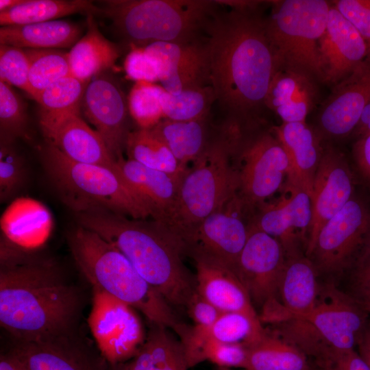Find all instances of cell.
Wrapping results in <instances>:
<instances>
[{
  "label": "cell",
  "mask_w": 370,
  "mask_h": 370,
  "mask_svg": "<svg viewBox=\"0 0 370 370\" xmlns=\"http://www.w3.org/2000/svg\"><path fill=\"white\" fill-rule=\"evenodd\" d=\"M205 32L210 77L223 124L247 130L262 123L265 99L277 71L266 29L258 10L219 9Z\"/></svg>",
  "instance_id": "obj_1"
},
{
  "label": "cell",
  "mask_w": 370,
  "mask_h": 370,
  "mask_svg": "<svg viewBox=\"0 0 370 370\" xmlns=\"http://www.w3.org/2000/svg\"><path fill=\"white\" fill-rule=\"evenodd\" d=\"M79 294L52 262L24 254L1 262L0 323L18 343L70 335Z\"/></svg>",
  "instance_id": "obj_2"
},
{
  "label": "cell",
  "mask_w": 370,
  "mask_h": 370,
  "mask_svg": "<svg viewBox=\"0 0 370 370\" xmlns=\"http://www.w3.org/2000/svg\"><path fill=\"white\" fill-rule=\"evenodd\" d=\"M76 217L79 225L117 248L173 308H186L196 291L195 278L183 264L176 245L156 221L106 210Z\"/></svg>",
  "instance_id": "obj_3"
},
{
  "label": "cell",
  "mask_w": 370,
  "mask_h": 370,
  "mask_svg": "<svg viewBox=\"0 0 370 370\" xmlns=\"http://www.w3.org/2000/svg\"><path fill=\"white\" fill-rule=\"evenodd\" d=\"M67 241L77 266L92 288L139 310L149 323L174 331L182 323L173 308L130 260L99 234L79 225L69 232Z\"/></svg>",
  "instance_id": "obj_4"
},
{
  "label": "cell",
  "mask_w": 370,
  "mask_h": 370,
  "mask_svg": "<svg viewBox=\"0 0 370 370\" xmlns=\"http://www.w3.org/2000/svg\"><path fill=\"white\" fill-rule=\"evenodd\" d=\"M234 133L221 126L202 154L181 178L175 204L159 225L181 253L196 227L238 190L232 168Z\"/></svg>",
  "instance_id": "obj_5"
},
{
  "label": "cell",
  "mask_w": 370,
  "mask_h": 370,
  "mask_svg": "<svg viewBox=\"0 0 370 370\" xmlns=\"http://www.w3.org/2000/svg\"><path fill=\"white\" fill-rule=\"evenodd\" d=\"M42 162L62 201L76 214L106 210L134 219H146L150 212L139 195L116 167L71 160L47 143Z\"/></svg>",
  "instance_id": "obj_6"
},
{
  "label": "cell",
  "mask_w": 370,
  "mask_h": 370,
  "mask_svg": "<svg viewBox=\"0 0 370 370\" xmlns=\"http://www.w3.org/2000/svg\"><path fill=\"white\" fill-rule=\"evenodd\" d=\"M369 316L351 294L327 283L308 313L271 324V331L314 360L356 349Z\"/></svg>",
  "instance_id": "obj_7"
},
{
  "label": "cell",
  "mask_w": 370,
  "mask_h": 370,
  "mask_svg": "<svg viewBox=\"0 0 370 370\" xmlns=\"http://www.w3.org/2000/svg\"><path fill=\"white\" fill-rule=\"evenodd\" d=\"M104 14L134 47L196 40L221 7L211 0H112Z\"/></svg>",
  "instance_id": "obj_8"
},
{
  "label": "cell",
  "mask_w": 370,
  "mask_h": 370,
  "mask_svg": "<svg viewBox=\"0 0 370 370\" xmlns=\"http://www.w3.org/2000/svg\"><path fill=\"white\" fill-rule=\"evenodd\" d=\"M266 18L267 34L278 69L308 74L323 82L319 40L328 22L331 3L325 0L272 1Z\"/></svg>",
  "instance_id": "obj_9"
},
{
  "label": "cell",
  "mask_w": 370,
  "mask_h": 370,
  "mask_svg": "<svg viewBox=\"0 0 370 370\" xmlns=\"http://www.w3.org/2000/svg\"><path fill=\"white\" fill-rule=\"evenodd\" d=\"M258 126L238 135L233 153L240 164L238 193L251 208L284 188L291 175L288 155L273 130Z\"/></svg>",
  "instance_id": "obj_10"
},
{
  "label": "cell",
  "mask_w": 370,
  "mask_h": 370,
  "mask_svg": "<svg viewBox=\"0 0 370 370\" xmlns=\"http://www.w3.org/2000/svg\"><path fill=\"white\" fill-rule=\"evenodd\" d=\"M370 236V206L354 197L319 230L307 256L317 273L339 275L350 269Z\"/></svg>",
  "instance_id": "obj_11"
},
{
  "label": "cell",
  "mask_w": 370,
  "mask_h": 370,
  "mask_svg": "<svg viewBox=\"0 0 370 370\" xmlns=\"http://www.w3.org/2000/svg\"><path fill=\"white\" fill-rule=\"evenodd\" d=\"M134 309L93 288L88 324L102 358L110 365L131 360L145 340L143 325Z\"/></svg>",
  "instance_id": "obj_12"
},
{
  "label": "cell",
  "mask_w": 370,
  "mask_h": 370,
  "mask_svg": "<svg viewBox=\"0 0 370 370\" xmlns=\"http://www.w3.org/2000/svg\"><path fill=\"white\" fill-rule=\"evenodd\" d=\"M246 208L238 190L235 191L184 241L182 255L213 259L234 272L248 236L249 223L247 225L244 219Z\"/></svg>",
  "instance_id": "obj_13"
},
{
  "label": "cell",
  "mask_w": 370,
  "mask_h": 370,
  "mask_svg": "<svg viewBox=\"0 0 370 370\" xmlns=\"http://www.w3.org/2000/svg\"><path fill=\"white\" fill-rule=\"evenodd\" d=\"M285 260L286 254L281 243L250 222L247 241L234 273L254 306L262 308L277 301L278 282Z\"/></svg>",
  "instance_id": "obj_14"
},
{
  "label": "cell",
  "mask_w": 370,
  "mask_h": 370,
  "mask_svg": "<svg viewBox=\"0 0 370 370\" xmlns=\"http://www.w3.org/2000/svg\"><path fill=\"white\" fill-rule=\"evenodd\" d=\"M354 190L353 175L343 154L332 146L323 148L310 195L312 216L306 256L319 230L354 197Z\"/></svg>",
  "instance_id": "obj_15"
},
{
  "label": "cell",
  "mask_w": 370,
  "mask_h": 370,
  "mask_svg": "<svg viewBox=\"0 0 370 370\" xmlns=\"http://www.w3.org/2000/svg\"><path fill=\"white\" fill-rule=\"evenodd\" d=\"M81 107L115 160L122 158L130 132L129 109L127 98L118 82L107 72L92 78L86 86Z\"/></svg>",
  "instance_id": "obj_16"
},
{
  "label": "cell",
  "mask_w": 370,
  "mask_h": 370,
  "mask_svg": "<svg viewBox=\"0 0 370 370\" xmlns=\"http://www.w3.org/2000/svg\"><path fill=\"white\" fill-rule=\"evenodd\" d=\"M370 101V55L353 72L334 85L318 116L321 138L353 134Z\"/></svg>",
  "instance_id": "obj_17"
},
{
  "label": "cell",
  "mask_w": 370,
  "mask_h": 370,
  "mask_svg": "<svg viewBox=\"0 0 370 370\" xmlns=\"http://www.w3.org/2000/svg\"><path fill=\"white\" fill-rule=\"evenodd\" d=\"M156 62L163 88L171 94L210 85L206 40L188 42H157L144 47Z\"/></svg>",
  "instance_id": "obj_18"
},
{
  "label": "cell",
  "mask_w": 370,
  "mask_h": 370,
  "mask_svg": "<svg viewBox=\"0 0 370 370\" xmlns=\"http://www.w3.org/2000/svg\"><path fill=\"white\" fill-rule=\"evenodd\" d=\"M317 274L307 256L299 252L286 256L278 286L277 301L261 309V322L273 324L308 313L318 297L320 285Z\"/></svg>",
  "instance_id": "obj_19"
},
{
  "label": "cell",
  "mask_w": 370,
  "mask_h": 370,
  "mask_svg": "<svg viewBox=\"0 0 370 370\" xmlns=\"http://www.w3.org/2000/svg\"><path fill=\"white\" fill-rule=\"evenodd\" d=\"M282 196L275 201L262 204L251 223L278 239L286 256L298 253V237L308 233L312 221L310 195L301 188L286 182Z\"/></svg>",
  "instance_id": "obj_20"
},
{
  "label": "cell",
  "mask_w": 370,
  "mask_h": 370,
  "mask_svg": "<svg viewBox=\"0 0 370 370\" xmlns=\"http://www.w3.org/2000/svg\"><path fill=\"white\" fill-rule=\"evenodd\" d=\"M323 83L335 85L370 55V46L331 3L325 31L319 40Z\"/></svg>",
  "instance_id": "obj_21"
},
{
  "label": "cell",
  "mask_w": 370,
  "mask_h": 370,
  "mask_svg": "<svg viewBox=\"0 0 370 370\" xmlns=\"http://www.w3.org/2000/svg\"><path fill=\"white\" fill-rule=\"evenodd\" d=\"M193 259L196 267V289L204 298L223 312L241 313L262 323L247 290L230 268L205 257Z\"/></svg>",
  "instance_id": "obj_22"
},
{
  "label": "cell",
  "mask_w": 370,
  "mask_h": 370,
  "mask_svg": "<svg viewBox=\"0 0 370 370\" xmlns=\"http://www.w3.org/2000/svg\"><path fill=\"white\" fill-rule=\"evenodd\" d=\"M317 82L304 73L278 69L266 96L267 109L275 112L282 123L306 122L317 101Z\"/></svg>",
  "instance_id": "obj_23"
},
{
  "label": "cell",
  "mask_w": 370,
  "mask_h": 370,
  "mask_svg": "<svg viewBox=\"0 0 370 370\" xmlns=\"http://www.w3.org/2000/svg\"><path fill=\"white\" fill-rule=\"evenodd\" d=\"M1 240L32 254L48 238L52 228L49 211L40 202L18 199L7 208L1 219Z\"/></svg>",
  "instance_id": "obj_24"
},
{
  "label": "cell",
  "mask_w": 370,
  "mask_h": 370,
  "mask_svg": "<svg viewBox=\"0 0 370 370\" xmlns=\"http://www.w3.org/2000/svg\"><path fill=\"white\" fill-rule=\"evenodd\" d=\"M272 130L285 149L291 164L289 182L311 195L323 147L320 136L306 122L282 123Z\"/></svg>",
  "instance_id": "obj_25"
},
{
  "label": "cell",
  "mask_w": 370,
  "mask_h": 370,
  "mask_svg": "<svg viewBox=\"0 0 370 370\" xmlns=\"http://www.w3.org/2000/svg\"><path fill=\"white\" fill-rule=\"evenodd\" d=\"M47 143L77 162L115 167L116 160L99 133L79 114L66 116L45 138Z\"/></svg>",
  "instance_id": "obj_26"
},
{
  "label": "cell",
  "mask_w": 370,
  "mask_h": 370,
  "mask_svg": "<svg viewBox=\"0 0 370 370\" xmlns=\"http://www.w3.org/2000/svg\"><path fill=\"white\" fill-rule=\"evenodd\" d=\"M116 167L145 204L153 221L162 223L175 204L180 180L123 157L116 161Z\"/></svg>",
  "instance_id": "obj_27"
},
{
  "label": "cell",
  "mask_w": 370,
  "mask_h": 370,
  "mask_svg": "<svg viewBox=\"0 0 370 370\" xmlns=\"http://www.w3.org/2000/svg\"><path fill=\"white\" fill-rule=\"evenodd\" d=\"M31 370H103L84 349L72 343L70 335L55 339L18 343Z\"/></svg>",
  "instance_id": "obj_28"
},
{
  "label": "cell",
  "mask_w": 370,
  "mask_h": 370,
  "mask_svg": "<svg viewBox=\"0 0 370 370\" xmlns=\"http://www.w3.org/2000/svg\"><path fill=\"white\" fill-rule=\"evenodd\" d=\"M81 33L78 25L65 20L2 26L0 44L22 49L69 48L80 39Z\"/></svg>",
  "instance_id": "obj_29"
},
{
  "label": "cell",
  "mask_w": 370,
  "mask_h": 370,
  "mask_svg": "<svg viewBox=\"0 0 370 370\" xmlns=\"http://www.w3.org/2000/svg\"><path fill=\"white\" fill-rule=\"evenodd\" d=\"M88 30L69 52L71 75L89 82L107 72L119 57L117 47L100 32L93 15L87 16Z\"/></svg>",
  "instance_id": "obj_30"
},
{
  "label": "cell",
  "mask_w": 370,
  "mask_h": 370,
  "mask_svg": "<svg viewBox=\"0 0 370 370\" xmlns=\"http://www.w3.org/2000/svg\"><path fill=\"white\" fill-rule=\"evenodd\" d=\"M145 340L137 354L125 362L130 370H187L186 354L180 341L175 339L168 328L149 323Z\"/></svg>",
  "instance_id": "obj_31"
},
{
  "label": "cell",
  "mask_w": 370,
  "mask_h": 370,
  "mask_svg": "<svg viewBox=\"0 0 370 370\" xmlns=\"http://www.w3.org/2000/svg\"><path fill=\"white\" fill-rule=\"evenodd\" d=\"M209 116L186 121L163 119L150 129L186 169L188 162H195L202 154L215 134H210Z\"/></svg>",
  "instance_id": "obj_32"
},
{
  "label": "cell",
  "mask_w": 370,
  "mask_h": 370,
  "mask_svg": "<svg viewBox=\"0 0 370 370\" xmlns=\"http://www.w3.org/2000/svg\"><path fill=\"white\" fill-rule=\"evenodd\" d=\"M88 83L70 75L54 82L40 93L36 101L40 106L39 122L45 138L66 116L79 114Z\"/></svg>",
  "instance_id": "obj_33"
},
{
  "label": "cell",
  "mask_w": 370,
  "mask_h": 370,
  "mask_svg": "<svg viewBox=\"0 0 370 370\" xmlns=\"http://www.w3.org/2000/svg\"><path fill=\"white\" fill-rule=\"evenodd\" d=\"M244 346L243 370H310L307 356L271 331L266 330L259 340Z\"/></svg>",
  "instance_id": "obj_34"
},
{
  "label": "cell",
  "mask_w": 370,
  "mask_h": 370,
  "mask_svg": "<svg viewBox=\"0 0 370 370\" xmlns=\"http://www.w3.org/2000/svg\"><path fill=\"white\" fill-rule=\"evenodd\" d=\"M76 13L88 16L104 11L86 0H26L15 8L0 12V24L2 27L46 22Z\"/></svg>",
  "instance_id": "obj_35"
},
{
  "label": "cell",
  "mask_w": 370,
  "mask_h": 370,
  "mask_svg": "<svg viewBox=\"0 0 370 370\" xmlns=\"http://www.w3.org/2000/svg\"><path fill=\"white\" fill-rule=\"evenodd\" d=\"M129 159L181 180L187 168L176 160L167 145L149 129L130 132L125 143Z\"/></svg>",
  "instance_id": "obj_36"
},
{
  "label": "cell",
  "mask_w": 370,
  "mask_h": 370,
  "mask_svg": "<svg viewBox=\"0 0 370 370\" xmlns=\"http://www.w3.org/2000/svg\"><path fill=\"white\" fill-rule=\"evenodd\" d=\"M29 62V92L35 100L48 86L71 75L69 52L24 49Z\"/></svg>",
  "instance_id": "obj_37"
},
{
  "label": "cell",
  "mask_w": 370,
  "mask_h": 370,
  "mask_svg": "<svg viewBox=\"0 0 370 370\" xmlns=\"http://www.w3.org/2000/svg\"><path fill=\"white\" fill-rule=\"evenodd\" d=\"M216 103V96L211 85L184 90L171 94L165 90L161 96L164 119L186 121L210 116V109Z\"/></svg>",
  "instance_id": "obj_38"
},
{
  "label": "cell",
  "mask_w": 370,
  "mask_h": 370,
  "mask_svg": "<svg viewBox=\"0 0 370 370\" xmlns=\"http://www.w3.org/2000/svg\"><path fill=\"white\" fill-rule=\"evenodd\" d=\"M195 326L206 338L243 345L259 340L266 332L262 323L254 321L243 314L234 312H223L209 327Z\"/></svg>",
  "instance_id": "obj_39"
},
{
  "label": "cell",
  "mask_w": 370,
  "mask_h": 370,
  "mask_svg": "<svg viewBox=\"0 0 370 370\" xmlns=\"http://www.w3.org/2000/svg\"><path fill=\"white\" fill-rule=\"evenodd\" d=\"M164 91L162 86L145 82H136L132 88L127 97L129 113L140 128H151L164 119Z\"/></svg>",
  "instance_id": "obj_40"
},
{
  "label": "cell",
  "mask_w": 370,
  "mask_h": 370,
  "mask_svg": "<svg viewBox=\"0 0 370 370\" xmlns=\"http://www.w3.org/2000/svg\"><path fill=\"white\" fill-rule=\"evenodd\" d=\"M1 140L12 142L17 138H28L26 107L12 86L0 81Z\"/></svg>",
  "instance_id": "obj_41"
},
{
  "label": "cell",
  "mask_w": 370,
  "mask_h": 370,
  "mask_svg": "<svg viewBox=\"0 0 370 370\" xmlns=\"http://www.w3.org/2000/svg\"><path fill=\"white\" fill-rule=\"evenodd\" d=\"M25 165L22 158L14 147V143H0V200L10 199L23 185Z\"/></svg>",
  "instance_id": "obj_42"
},
{
  "label": "cell",
  "mask_w": 370,
  "mask_h": 370,
  "mask_svg": "<svg viewBox=\"0 0 370 370\" xmlns=\"http://www.w3.org/2000/svg\"><path fill=\"white\" fill-rule=\"evenodd\" d=\"M29 62L24 49L1 45L0 81L28 93Z\"/></svg>",
  "instance_id": "obj_43"
},
{
  "label": "cell",
  "mask_w": 370,
  "mask_h": 370,
  "mask_svg": "<svg viewBox=\"0 0 370 370\" xmlns=\"http://www.w3.org/2000/svg\"><path fill=\"white\" fill-rule=\"evenodd\" d=\"M203 357L217 367H239L243 369L246 361V348L242 344H230L212 338L206 339L203 347Z\"/></svg>",
  "instance_id": "obj_44"
},
{
  "label": "cell",
  "mask_w": 370,
  "mask_h": 370,
  "mask_svg": "<svg viewBox=\"0 0 370 370\" xmlns=\"http://www.w3.org/2000/svg\"><path fill=\"white\" fill-rule=\"evenodd\" d=\"M124 69L127 77L136 82L154 83L159 81L158 64L144 47L132 48L125 58Z\"/></svg>",
  "instance_id": "obj_45"
},
{
  "label": "cell",
  "mask_w": 370,
  "mask_h": 370,
  "mask_svg": "<svg viewBox=\"0 0 370 370\" xmlns=\"http://www.w3.org/2000/svg\"><path fill=\"white\" fill-rule=\"evenodd\" d=\"M332 3L370 46V0H337Z\"/></svg>",
  "instance_id": "obj_46"
},
{
  "label": "cell",
  "mask_w": 370,
  "mask_h": 370,
  "mask_svg": "<svg viewBox=\"0 0 370 370\" xmlns=\"http://www.w3.org/2000/svg\"><path fill=\"white\" fill-rule=\"evenodd\" d=\"M310 370H369L356 349L310 360Z\"/></svg>",
  "instance_id": "obj_47"
},
{
  "label": "cell",
  "mask_w": 370,
  "mask_h": 370,
  "mask_svg": "<svg viewBox=\"0 0 370 370\" xmlns=\"http://www.w3.org/2000/svg\"><path fill=\"white\" fill-rule=\"evenodd\" d=\"M185 310L194 325L200 327L212 325L223 313L204 298L197 289L189 299Z\"/></svg>",
  "instance_id": "obj_48"
},
{
  "label": "cell",
  "mask_w": 370,
  "mask_h": 370,
  "mask_svg": "<svg viewBox=\"0 0 370 370\" xmlns=\"http://www.w3.org/2000/svg\"><path fill=\"white\" fill-rule=\"evenodd\" d=\"M352 290L370 283V236L360 249L352 267Z\"/></svg>",
  "instance_id": "obj_49"
},
{
  "label": "cell",
  "mask_w": 370,
  "mask_h": 370,
  "mask_svg": "<svg viewBox=\"0 0 370 370\" xmlns=\"http://www.w3.org/2000/svg\"><path fill=\"white\" fill-rule=\"evenodd\" d=\"M353 155L360 174L370 182V132L357 139Z\"/></svg>",
  "instance_id": "obj_50"
},
{
  "label": "cell",
  "mask_w": 370,
  "mask_h": 370,
  "mask_svg": "<svg viewBox=\"0 0 370 370\" xmlns=\"http://www.w3.org/2000/svg\"><path fill=\"white\" fill-rule=\"evenodd\" d=\"M0 370H31L29 365L19 349L13 350L1 356Z\"/></svg>",
  "instance_id": "obj_51"
},
{
  "label": "cell",
  "mask_w": 370,
  "mask_h": 370,
  "mask_svg": "<svg viewBox=\"0 0 370 370\" xmlns=\"http://www.w3.org/2000/svg\"><path fill=\"white\" fill-rule=\"evenodd\" d=\"M357 352L370 370V319L357 342Z\"/></svg>",
  "instance_id": "obj_52"
},
{
  "label": "cell",
  "mask_w": 370,
  "mask_h": 370,
  "mask_svg": "<svg viewBox=\"0 0 370 370\" xmlns=\"http://www.w3.org/2000/svg\"><path fill=\"white\" fill-rule=\"evenodd\" d=\"M216 1L221 6L226 5L230 9L239 10H258L261 5L266 2L255 0H216Z\"/></svg>",
  "instance_id": "obj_53"
},
{
  "label": "cell",
  "mask_w": 370,
  "mask_h": 370,
  "mask_svg": "<svg viewBox=\"0 0 370 370\" xmlns=\"http://www.w3.org/2000/svg\"><path fill=\"white\" fill-rule=\"evenodd\" d=\"M370 314V283L352 290L351 294Z\"/></svg>",
  "instance_id": "obj_54"
},
{
  "label": "cell",
  "mask_w": 370,
  "mask_h": 370,
  "mask_svg": "<svg viewBox=\"0 0 370 370\" xmlns=\"http://www.w3.org/2000/svg\"><path fill=\"white\" fill-rule=\"evenodd\" d=\"M370 132V101L365 108L353 134L358 138Z\"/></svg>",
  "instance_id": "obj_55"
},
{
  "label": "cell",
  "mask_w": 370,
  "mask_h": 370,
  "mask_svg": "<svg viewBox=\"0 0 370 370\" xmlns=\"http://www.w3.org/2000/svg\"><path fill=\"white\" fill-rule=\"evenodd\" d=\"M26 0H0V12L15 8Z\"/></svg>",
  "instance_id": "obj_56"
},
{
  "label": "cell",
  "mask_w": 370,
  "mask_h": 370,
  "mask_svg": "<svg viewBox=\"0 0 370 370\" xmlns=\"http://www.w3.org/2000/svg\"><path fill=\"white\" fill-rule=\"evenodd\" d=\"M103 370H130L125 363L119 364L116 365H110L107 362L103 367Z\"/></svg>",
  "instance_id": "obj_57"
},
{
  "label": "cell",
  "mask_w": 370,
  "mask_h": 370,
  "mask_svg": "<svg viewBox=\"0 0 370 370\" xmlns=\"http://www.w3.org/2000/svg\"><path fill=\"white\" fill-rule=\"evenodd\" d=\"M216 370H234L230 368L217 367Z\"/></svg>",
  "instance_id": "obj_58"
}]
</instances>
